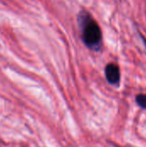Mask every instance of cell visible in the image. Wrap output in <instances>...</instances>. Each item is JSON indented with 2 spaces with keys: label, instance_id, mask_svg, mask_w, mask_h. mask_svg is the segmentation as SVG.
<instances>
[{
  "label": "cell",
  "instance_id": "1",
  "mask_svg": "<svg viewBox=\"0 0 146 147\" xmlns=\"http://www.w3.org/2000/svg\"><path fill=\"white\" fill-rule=\"evenodd\" d=\"M82 39L89 49L98 51L102 46V33L99 24L89 16L82 15Z\"/></svg>",
  "mask_w": 146,
  "mask_h": 147
},
{
  "label": "cell",
  "instance_id": "2",
  "mask_svg": "<svg viewBox=\"0 0 146 147\" xmlns=\"http://www.w3.org/2000/svg\"><path fill=\"white\" fill-rule=\"evenodd\" d=\"M105 76L111 84H118L120 80V71L119 66L114 63H110L105 67Z\"/></svg>",
  "mask_w": 146,
  "mask_h": 147
},
{
  "label": "cell",
  "instance_id": "3",
  "mask_svg": "<svg viewBox=\"0 0 146 147\" xmlns=\"http://www.w3.org/2000/svg\"><path fill=\"white\" fill-rule=\"evenodd\" d=\"M137 103L144 109H146V94H139L136 96Z\"/></svg>",
  "mask_w": 146,
  "mask_h": 147
},
{
  "label": "cell",
  "instance_id": "4",
  "mask_svg": "<svg viewBox=\"0 0 146 147\" xmlns=\"http://www.w3.org/2000/svg\"><path fill=\"white\" fill-rule=\"evenodd\" d=\"M140 34V37H141V39L144 40V43H145V47H146V39L145 38V37H144V36H143V35H142V34Z\"/></svg>",
  "mask_w": 146,
  "mask_h": 147
}]
</instances>
